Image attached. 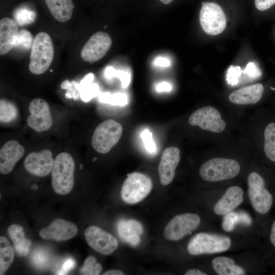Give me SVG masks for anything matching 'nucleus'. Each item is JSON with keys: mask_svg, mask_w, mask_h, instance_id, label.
<instances>
[{"mask_svg": "<svg viewBox=\"0 0 275 275\" xmlns=\"http://www.w3.org/2000/svg\"><path fill=\"white\" fill-rule=\"evenodd\" d=\"M75 162L68 152L58 154L51 171V184L54 192L60 195L69 194L74 183Z\"/></svg>", "mask_w": 275, "mask_h": 275, "instance_id": "nucleus-1", "label": "nucleus"}, {"mask_svg": "<svg viewBox=\"0 0 275 275\" xmlns=\"http://www.w3.org/2000/svg\"><path fill=\"white\" fill-rule=\"evenodd\" d=\"M54 56V49L49 35L38 33L34 39L31 48L29 70L34 74L44 73L50 66Z\"/></svg>", "mask_w": 275, "mask_h": 275, "instance_id": "nucleus-2", "label": "nucleus"}, {"mask_svg": "<svg viewBox=\"0 0 275 275\" xmlns=\"http://www.w3.org/2000/svg\"><path fill=\"white\" fill-rule=\"evenodd\" d=\"M248 195L254 210L261 215L268 214L274 203V196L267 187L263 176L256 172L250 173L248 177Z\"/></svg>", "mask_w": 275, "mask_h": 275, "instance_id": "nucleus-3", "label": "nucleus"}, {"mask_svg": "<svg viewBox=\"0 0 275 275\" xmlns=\"http://www.w3.org/2000/svg\"><path fill=\"white\" fill-rule=\"evenodd\" d=\"M240 171L239 162L233 159L217 157L205 162L199 170L202 179L217 182L234 178Z\"/></svg>", "mask_w": 275, "mask_h": 275, "instance_id": "nucleus-4", "label": "nucleus"}, {"mask_svg": "<svg viewBox=\"0 0 275 275\" xmlns=\"http://www.w3.org/2000/svg\"><path fill=\"white\" fill-rule=\"evenodd\" d=\"M231 245V240L228 236L201 232L191 238L187 245V251L194 256L219 253L229 250Z\"/></svg>", "mask_w": 275, "mask_h": 275, "instance_id": "nucleus-5", "label": "nucleus"}, {"mask_svg": "<svg viewBox=\"0 0 275 275\" xmlns=\"http://www.w3.org/2000/svg\"><path fill=\"white\" fill-rule=\"evenodd\" d=\"M122 132V126L119 122L113 119L104 120L94 131L92 146L98 153H107L118 143Z\"/></svg>", "mask_w": 275, "mask_h": 275, "instance_id": "nucleus-6", "label": "nucleus"}, {"mask_svg": "<svg viewBox=\"0 0 275 275\" xmlns=\"http://www.w3.org/2000/svg\"><path fill=\"white\" fill-rule=\"evenodd\" d=\"M152 181L146 174L133 172L128 174L122 185L121 195L128 204L138 203L145 199L152 188Z\"/></svg>", "mask_w": 275, "mask_h": 275, "instance_id": "nucleus-7", "label": "nucleus"}, {"mask_svg": "<svg viewBox=\"0 0 275 275\" xmlns=\"http://www.w3.org/2000/svg\"><path fill=\"white\" fill-rule=\"evenodd\" d=\"M224 12L218 4L203 2L200 12V23L203 31L208 35L221 34L226 26Z\"/></svg>", "mask_w": 275, "mask_h": 275, "instance_id": "nucleus-8", "label": "nucleus"}, {"mask_svg": "<svg viewBox=\"0 0 275 275\" xmlns=\"http://www.w3.org/2000/svg\"><path fill=\"white\" fill-rule=\"evenodd\" d=\"M200 216L196 213H185L177 215L165 227L164 236L171 241H177L190 234L200 225Z\"/></svg>", "mask_w": 275, "mask_h": 275, "instance_id": "nucleus-9", "label": "nucleus"}, {"mask_svg": "<svg viewBox=\"0 0 275 275\" xmlns=\"http://www.w3.org/2000/svg\"><path fill=\"white\" fill-rule=\"evenodd\" d=\"M188 123L190 125L197 126L202 129L217 133L223 132L226 127L220 112L211 106L196 110L189 117Z\"/></svg>", "mask_w": 275, "mask_h": 275, "instance_id": "nucleus-10", "label": "nucleus"}, {"mask_svg": "<svg viewBox=\"0 0 275 275\" xmlns=\"http://www.w3.org/2000/svg\"><path fill=\"white\" fill-rule=\"evenodd\" d=\"M29 111L27 123L32 129L41 132L50 128L52 119L50 107L45 100L41 98L34 99L30 103Z\"/></svg>", "mask_w": 275, "mask_h": 275, "instance_id": "nucleus-11", "label": "nucleus"}, {"mask_svg": "<svg viewBox=\"0 0 275 275\" xmlns=\"http://www.w3.org/2000/svg\"><path fill=\"white\" fill-rule=\"evenodd\" d=\"M84 234L89 246L102 255H110L118 247V241L114 236L97 226L88 227Z\"/></svg>", "mask_w": 275, "mask_h": 275, "instance_id": "nucleus-12", "label": "nucleus"}, {"mask_svg": "<svg viewBox=\"0 0 275 275\" xmlns=\"http://www.w3.org/2000/svg\"><path fill=\"white\" fill-rule=\"evenodd\" d=\"M111 45L112 39L107 33L97 32L89 38L84 46L80 56L87 62H97L106 54Z\"/></svg>", "mask_w": 275, "mask_h": 275, "instance_id": "nucleus-13", "label": "nucleus"}, {"mask_svg": "<svg viewBox=\"0 0 275 275\" xmlns=\"http://www.w3.org/2000/svg\"><path fill=\"white\" fill-rule=\"evenodd\" d=\"M54 161L51 151L44 149L29 153L24 159V167L30 174L42 177L51 172Z\"/></svg>", "mask_w": 275, "mask_h": 275, "instance_id": "nucleus-14", "label": "nucleus"}, {"mask_svg": "<svg viewBox=\"0 0 275 275\" xmlns=\"http://www.w3.org/2000/svg\"><path fill=\"white\" fill-rule=\"evenodd\" d=\"M180 159V151L178 148L170 147L164 150L158 166L160 182L162 185H167L172 181Z\"/></svg>", "mask_w": 275, "mask_h": 275, "instance_id": "nucleus-15", "label": "nucleus"}, {"mask_svg": "<svg viewBox=\"0 0 275 275\" xmlns=\"http://www.w3.org/2000/svg\"><path fill=\"white\" fill-rule=\"evenodd\" d=\"M77 231V227L73 223L58 218L41 229L39 235L44 239L65 241L74 237Z\"/></svg>", "mask_w": 275, "mask_h": 275, "instance_id": "nucleus-16", "label": "nucleus"}, {"mask_svg": "<svg viewBox=\"0 0 275 275\" xmlns=\"http://www.w3.org/2000/svg\"><path fill=\"white\" fill-rule=\"evenodd\" d=\"M24 153V148L17 141L6 142L0 150L1 174L6 175L11 172Z\"/></svg>", "mask_w": 275, "mask_h": 275, "instance_id": "nucleus-17", "label": "nucleus"}, {"mask_svg": "<svg viewBox=\"0 0 275 275\" xmlns=\"http://www.w3.org/2000/svg\"><path fill=\"white\" fill-rule=\"evenodd\" d=\"M243 200V189L237 185L230 186L215 204L214 212L218 215H225L240 205Z\"/></svg>", "mask_w": 275, "mask_h": 275, "instance_id": "nucleus-18", "label": "nucleus"}, {"mask_svg": "<svg viewBox=\"0 0 275 275\" xmlns=\"http://www.w3.org/2000/svg\"><path fill=\"white\" fill-rule=\"evenodd\" d=\"M19 34L15 21L5 17L0 21V54L8 53L15 46Z\"/></svg>", "mask_w": 275, "mask_h": 275, "instance_id": "nucleus-19", "label": "nucleus"}, {"mask_svg": "<svg viewBox=\"0 0 275 275\" xmlns=\"http://www.w3.org/2000/svg\"><path fill=\"white\" fill-rule=\"evenodd\" d=\"M263 92V85L255 84L233 92L229 95V100L236 104H254L261 99Z\"/></svg>", "mask_w": 275, "mask_h": 275, "instance_id": "nucleus-20", "label": "nucleus"}, {"mask_svg": "<svg viewBox=\"0 0 275 275\" xmlns=\"http://www.w3.org/2000/svg\"><path fill=\"white\" fill-rule=\"evenodd\" d=\"M45 4L53 17L64 22L72 17L74 5L72 0H45Z\"/></svg>", "mask_w": 275, "mask_h": 275, "instance_id": "nucleus-21", "label": "nucleus"}, {"mask_svg": "<svg viewBox=\"0 0 275 275\" xmlns=\"http://www.w3.org/2000/svg\"><path fill=\"white\" fill-rule=\"evenodd\" d=\"M8 232L18 255L21 257L27 256L30 252L31 242L25 237L23 228L19 225L12 224L9 227Z\"/></svg>", "mask_w": 275, "mask_h": 275, "instance_id": "nucleus-22", "label": "nucleus"}, {"mask_svg": "<svg viewBox=\"0 0 275 275\" xmlns=\"http://www.w3.org/2000/svg\"><path fill=\"white\" fill-rule=\"evenodd\" d=\"M211 265L218 275H244L245 271L235 264L234 261L228 257L219 256L214 258Z\"/></svg>", "mask_w": 275, "mask_h": 275, "instance_id": "nucleus-23", "label": "nucleus"}, {"mask_svg": "<svg viewBox=\"0 0 275 275\" xmlns=\"http://www.w3.org/2000/svg\"><path fill=\"white\" fill-rule=\"evenodd\" d=\"M263 152L267 159L275 163V121L268 122L264 127Z\"/></svg>", "mask_w": 275, "mask_h": 275, "instance_id": "nucleus-24", "label": "nucleus"}, {"mask_svg": "<svg viewBox=\"0 0 275 275\" xmlns=\"http://www.w3.org/2000/svg\"><path fill=\"white\" fill-rule=\"evenodd\" d=\"M222 228L226 232H231L238 224L250 226L252 223L251 217L244 211H231L224 215Z\"/></svg>", "mask_w": 275, "mask_h": 275, "instance_id": "nucleus-25", "label": "nucleus"}, {"mask_svg": "<svg viewBox=\"0 0 275 275\" xmlns=\"http://www.w3.org/2000/svg\"><path fill=\"white\" fill-rule=\"evenodd\" d=\"M14 259V249L5 236L0 237V274H4Z\"/></svg>", "mask_w": 275, "mask_h": 275, "instance_id": "nucleus-26", "label": "nucleus"}, {"mask_svg": "<svg viewBox=\"0 0 275 275\" xmlns=\"http://www.w3.org/2000/svg\"><path fill=\"white\" fill-rule=\"evenodd\" d=\"M118 231L120 237L127 242L130 236L142 234L143 228L141 224L135 220H121L118 224Z\"/></svg>", "mask_w": 275, "mask_h": 275, "instance_id": "nucleus-27", "label": "nucleus"}, {"mask_svg": "<svg viewBox=\"0 0 275 275\" xmlns=\"http://www.w3.org/2000/svg\"><path fill=\"white\" fill-rule=\"evenodd\" d=\"M18 116V110L16 105L7 99L0 101V122L1 124H8L14 121Z\"/></svg>", "mask_w": 275, "mask_h": 275, "instance_id": "nucleus-28", "label": "nucleus"}, {"mask_svg": "<svg viewBox=\"0 0 275 275\" xmlns=\"http://www.w3.org/2000/svg\"><path fill=\"white\" fill-rule=\"evenodd\" d=\"M35 17V12L26 7L18 8L14 14L15 22L20 26L33 22Z\"/></svg>", "mask_w": 275, "mask_h": 275, "instance_id": "nucleus-29", "label": "nucleus"}, {"mask_svg": "<svg viewBox=\"0 0 275 275\" xmlns=\"http://www.w3.org/2000/svg\"><path fill=\"white\" fill-rule=\"evenodd\" d=\"M102 269L101 265L97 262L95 258L89 256L85 260L83 266L80 268L82 274L98 275Z\"/></svg>", "mask_w": 275, "mask_h": 275, "instance_id": "nucleus-30", "label": "nucleus"}, {"mask_svg": "<svg viewBox=\"0 0 275 275\" xmlns=\"http://www.w3.org/2000/svg\"><path fill=\"white\" fill-rule=\"evenodd\" d=\"M34 39L31 33L27 30L19 32L18 36L14 47L23 49L32 48Z\"/></svg>", "mask_w": 275, "mask_h": 275, "instance_id": "nucleus-31", "label": "nucleus"}, {"mask_svg": "<svg viewBox=\"0 0 275 275\" xmlns=\"http://www.w3.org/2000/svg\"><path fill=\"white\" fill-rule=\"evenodd\" d=\"M102 100L114 105L124 106L127 104V96L124 93H116L113 95L105 93L102 96Z\"/></svg>", "mask_w": 275, "mask_h": 275, "instance_id": "nucleus-32", "label": "nucleus"}, {"mask_svg": "<svg viewBox=\"0 0 275 275\" xmlns=\"http://www.w3.org/2000/svg\"><path fill=\"white\" fill-rule=\"evenodd\" d=\"M141 136L146 150L151 153L154 152L156 150V147L153 140L152 134L150 131L148 129L144 130Z\"/></svg>", "mask_w": 275, "mask_h": 275, "instance_id": "nucleus-33", "label": "nucleus"}, {"mask_svg": "<svg viewBox=\"0 0 275 275\" xmlns=\"http://www.w3.org/2000/svg\"><path fill=\"white\" fill-rule=\"evenodd\" d=\"M242 73L240 67L230 66L228 70L227 80L229 84L235 85L237 84L238 78Z\"/></svg>", "mask_w": 275, "mask_h": 275, "instance_id": "nucleus-34", "label": "nucleus"}, {"mask_svg": "<svg viewBox=\"0 0 275 275\" xmlns=\"http://www.w3.org/2000/svg\"><path fill=\"white\" fill-rule=\"evenodd\" d=\"M115 77H117L120 79L121 81L122 87L124 88H127L130 82V75L126 71L116 70Z\"/></svg>", "mask_w": 275, "mask_h": 275, "instance_id": "nucleus-35", "label": "nucleus"}, {"mask_svg": "<svg viewBox=\"0 0 275 275\" xmlns=\"http://www.w3.org/2000/svg\"><path fill=\"white\" fill-rule=\"evenodd\" d=\"M244 73L251 78H256L261 75V71L253 62H249L243 71Z\"/></svg>", "mask_w": 275, "mask_h": 275, "instance_id": "nucleus-36", "label": "nucleus"}, {"mask_svg": "<svg viewBox=\"0 0 275 275\" xmlns=\"http://www.w3.org/2000/svg\"><path fill=\"white\" fill-rule=\"evenodd\" d=\"M32 258L34 264L38 267H43V265H44L47 260L46 255L40 252L34 253Z\"/></svg>", "mask_w": 275, "mask_h": 275, "instance_id": "nucleus-37", "label": "nucleus"}, {"mask_svg": "<svg viewBox=\"0 0 275 275\" xmlns=\"http://www.w3.org/2000/svg\"><path fill=\"white\" fill-rule=\"evenodd\" d=\"M275 4V0H255L256 8L260 11L266 10Z\"/></svg>", "mask_w": 275, "mask_h": 275, "instance_id": "nucleus-38", "label": "nucleus"}, {"mask_svg": "<svg viewBox=\"0 0 275 275\" xmlns=\"http://www.w3.org/2000/svg\"><path fill=\"white\" fill-rule=\"evenodd\" d=\"M75 262L72 259H68L65 261L61 268L58 271V274H65L68 273L70 270L73 269L75 266Z\"/></svg>", "mask_w": 275, "mask_h": 275, "instance_id": "nucleus-39", "label": "nucleus"}, {"mask_svg": "<svg viewBox=\"0 0 275 275\" xmlns=\"http://www.w3.org/2000/svg\"><path fill=\"white\" fill-rule=\"evenodd\" d=\"M154 64L160 67H169L170 65V61L164 57H158L154 61Z\"/></svg>", "mask_w": 275, "mask_h": 275, "instance_id": "nucleus-40", "label": "nucleus"}, {"mask_svg": "<svg viewBox=\"0 0 275 275\" xmlns=\"http://www.w3.org/2000/svg\"><path fill=\"white\" fill-rule=\"evenodd\" d=\"M156 89L158 92H169L172 89V86L168 82L163 81L157 85Z\"/></svg>", "mask_w": 275, "mask_h": 275, "instance_id": "nucleus-41", "label": "nucleus"}, {"mask_svg": "<svg viewBox=\"0 0 275 275\" xmlns=\"http://www.w3.org/2000/svg\"><path fill=\"white\" fill-rule=\"evenodd\" d=\"M269 240L271 246L275 249V219L272 222L270 227Z\"/></svg>", "mask_w": 275, "mask_h": 275, "instance_id": "nucleus-42", "label": "nucleus"}, {"mask_svg": "<svg viewBox=\"0 0 275 275\" xmlns=\"http://www.w3.org/2000/svg\"><path fill=\"white\" fill-rule=\"evenodd\" d=\"M140 239L141 238L139 235L134 234L128 238L126 242L132 246H135L140 243Z\"/></svg>", "mask_w": 275, "mask_h": 275, "instance_id": "nucleus-43", "label": "nucleus"}, {"mask_svg": "<svg viewBox=\"0 0 275 275\" xmlns=\"http://www.w3.org/2000/svg\"><path fill=\"white\" fill-rule=\"evenodd\" d=\"M185 275H207V273L198 269H190L185 273Z\"/></svg>", "mask_w": 275, "mask_h": 275, "instance_id": "nucleus-44", "label": "nucleus"}, {"mask_svg": "<svg viewBox=\"0 0 275 275\" xmlns=\"http://www.w3.org/2000/svg\"><path fill=\"white\" fill-rule=\"evenodd\" d=\"M116 70L112 67H108L105 70V76L110 78L115 77Z\"/></svg>", "mask_w": 275, "mask_h": 275, "instance_id": "nucleus-45", "label": "nucleus"}, {"mask_svg": "<svg viewBox=\"0 0 275 275\" xmlns=\"http://www.w3.org/2000/svg\"><path fill=\"white\" fill-rule=\"evenodd\" d=\"M103 275H124V272L119 270H109L104 272L103 273Z\"/></svg>", "mask_w": 275, "mask_h": 275, "instance_id": "nucleus-46", "label": "nucleus"}, {"mask_svg": "<svg viewBox=\"0 0 275 275\" xmlns=\"http://www.w3.org/2000/svg\"><path fill=\"white\" fill-rule=\"evenodd\" d=\"M161 3L164 4H169L173 0H159Z\"/></svg>", "mask_w": 275, "mask_h": 275, "instance_id": "nucleus-47", "label": "nucleus"}]
</instances>
